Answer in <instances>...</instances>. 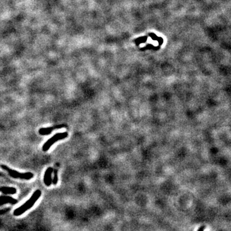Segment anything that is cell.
<instances>
[{
	"mask_svg": "<svg viewBox=\"0 0 231 231\" xmlns=\"http://www.w3.org/2000/svg\"><path fill=\"white\" fill-rule=\"evenodd\" d=\"M41 195V191L39 190V189L36 190L33 193V194L32 195V196H31V198L28 201L24 203L23 205L14 210V215L16 216H21V215H23L24 213H25L26 211H28L29 209L32 208L34 205V203H35L37 201V200L39 198Z\"/></svg>",
	"mask_w": 231,
	"mask_h": 231,
	"instance_id": "cell-1",
	"label": "cell"
},
{
	"mask_svg": "<svg viewBox=\"0 0 231 231\" xmlns=\"http://www.w3.org/2000/svg\"><path fill=\"white\" fill-rule=\"evenodd\" d=\"M1 168L3 170H6L8 172L10 177L14 178H21V179H25V180H30V179L32 178L33 177V174L30 172L28 173H19V172L13 170L12 169L9 168L8 166H5V165H1Z\"/></svg>",
	"mask_w": 231,
	"mask_h": 231,
	"instance_id": "cell-2",
	"label": "cell"
},
{
	"mask_svg": "<svg viewBox=\"0 0 231 231\" xmlns=\"http://www.w3.org/2000/svg\"><path fill=\"white\" fill-rule=\"evenodd\" d=\"M68 136V132L56 134L55 135H54L52 137H51L50 139H48L46 142L44 144V145L43 146V150L44 151H48L55 143H56L60 140L64 139Z\"/></svg>",
	"mask_w": 231,
	"mask_h": 231,
	"instance_id": "cell-3",
	"label": "cell"
},
{
	"mask_svg": "<svg viewBox=\"0 0 231 231\" xmlns=\"http://www.w3.org/2000/svg\"><path fill=\"white\" fill-rule=\"evenodd\" d=\"M53 169L52 168H48L46 171H45L44 176V182L46 186H50L51 183H52V181H51V174L53 173Z\"/></svg>",
	"mask_w": 231,
	"mask_h": 231,
	"instance_id": "cell-4",
	"label": "cell"
},
{
	"mask_svg": "<svg viewBox=\"0 0 231 231\" xmlns=\"http://www.w3.org/2000/svg\"><path fill=\"white\" fill-rule=\"evenodd\" d=\"M18 202L17 200L13 198L10 196H0V205H2L5 203H11L16 204Z\"/></svg>",
	"mask_w": 231,
	"mask_h": 231,
	"instance_id": "cell-5",
	"label": "cell"
},
{
	"mask_svg": "<svg viewBox=\"0 0 231 231\" xmlns=\"http://www.w3.org/2000/svg\"><path fill=\"white\" fill-rule=\"evenodd\" d=\"M63 127V125H60V126H55L53 127H48V128H42L39 130V132L41 135H49L53 130L60 129Z\"/></svg>",
	"mask_w": 231,
	"mask_h": 231,
	"instance_id": "cell-6",
	"label": "cell"
},
{
	"mask_svg": "<svg viewBox=\"0 0 231 231\" xmlns=\"http://www.w3.org/2000/svg\"><path fill=\"white\" fill-rule=\"evenodd\" d=\"M0 192L5 195H14L16 193L17 190L16 188L12 187H2L0 188Z\"/></svg>",
	"mask_w": 231,
	"mask_h": 231,
	"instance_id": "cell-7",
	"label": "cell"
},
{
	"mask_svg": "<svg viewBox=\"0 0 231 231\" xmlns=\"http://www.w3.org/2000/svg\"><path fill=\"white\" fill-rule=\"evenodd\" d=\"M58 182V171L57 170H54V178L52 181V183L54 185H56Z\"/></svg>",
	"mask_w": 231,
	"mask_h": 231,
	"instance_id": "cell-8",
	"label": "cell"
}]
</instances>
